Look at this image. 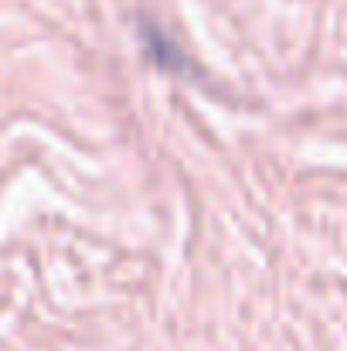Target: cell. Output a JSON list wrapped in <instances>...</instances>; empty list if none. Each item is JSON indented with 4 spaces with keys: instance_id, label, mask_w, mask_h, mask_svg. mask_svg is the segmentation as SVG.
<instances>
[{
    "instance_id": "cell-1",
    "label": "cell",
    "mask_w": 347,
    "mask_h": 351,
    "mask_svg": "<svg viewBox=\"0 0 347 351\" xmlns=\"http://www.w3.org/2000/svg\"><path fill=\"white\" fill-rule=\"evenodd\" d=\"M140 41H143V51H146V58H150L153 65H160V69H167V72H188V69H191L184 48L174 45L164 27H153V24L140 21Z\"/></svg>"
}]
</instances>
